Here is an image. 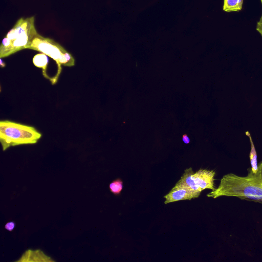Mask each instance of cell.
<instances>
[{"mask_svg":"<svg viewBox=\"0 0 262 262\" xmlns=\"http://www.w3.org/2000/svg\"><path fill=\"white\" fill-rule=\"evenodd\" d=\"M209 198L221 196L238 198L255 202H262V161L258 164L255 173L251 170L245 176L233 173L224 175L219 186L207 194Z\"/></svg>","mask_w":262,"mask_h":262,"instance_id":"cell-1","label":"cell"},{"mask_svg":"<svg viewBox=\"0 0 262 262\" xmlns=\"http://www.w3.org/2000/svg\"><path fill=\"white\" fill-rule=\"evenodd\" d=\"M37 34L34 16L20 18L3 39L0 46V57H6L27 49Z\"/></svg>","mask_w":262,"mask_h":262,"instance_id":"cell-2","label":"cell"},{"mask_svg":"<svg viewBox=\"0 0 262 262\" xmlns=\"http://www.w3.org/2000/svg\"><path fill=\"white\" fill-rule=\"evenodd\" d=\"M41 137V134L33 126L9 120L0 122V141L3 150L10 146L35 144Z\"/></svg>","mask_w":262,"mask_h":262,"instance_id":"cell-3","label":"cell"},{"mask_svg":"<svg viewBox=\"0 0 262 262\" xmlns=\"http://www.w3.org/2000/svg\"><path fill=\"white\" fill-rule=\"evenodd\" d=\"M27 49L42 53L53 59L60 66L72 67L75 64V59L72 55L62 46L53 39L37 34L32 40Z\"/></svg>","mask_w":262,"mask_h":262,"instance_id":"cell-4","label":"cell"},{"mask_svg":"<svg viewBox=\"0 0 262 262\" xmlns=\"http://www.w3.org/2000/svg\"><path fill=\"white\" fill-rule=\"evenodd\" d=\"M200 195V193L189 189L186 186L176 183L169 193L164 196L165 199L164 203L166 204L179 201L190 200L198 198Z\"/></svg>","mask_w":262,"mask_h":262,"instance_id":"cell-5","label":"cell"},{"mask_svg":"<svg viewBox=\"0 0 262 262\" xmlns=\"http://www.w3.org/2000/svg\"><path fill=\"white\" fill-rule=\"evenodd\" d=\"M215 172L213 170L200 169L192 174V178L202 191L206 189L212 191L215 189Z\"/></svg>","mask_w":262,"mask_h":262,"instance_id":"cell-6","label":"cell"},{"mask_svg":"<svg viewBox=\"0 0 262 262\" xmlns=\"http://www.w3.org/2000/svg\"><path fill=\"white\" fill-rule=\"evenodd\" d=\"M16 261H42L50 262L55 261L50 257L45 254L40 250H27L22 256Z\"/></svg>","mask_w":262,"mask_h":262,"instance_id":"cell-7","label":"cell"},{"mask_svg":"<svg viewBox=\"0 0 262 262\" xmlns=\"http://www.w3.org/2000/svg\"><path fill=\"white\" fill-rule=\"evenodd\" d=\"M194 173L191 167L186 169L181 179L177 183L183 185L189 189L200 194L202 190L192 178V176Z\"/></svg>","mask_w":262,"mask_h":262,"instance_id":"cell-8","label":"cell"},{"mask_svg":"<svg viewBox=\"0 0 262 262\" xmlns=\"http://www.w3.org/2000/svg\"><path fill=\"white\" fill-rule=\"evenodd\" d=\"M244 0H224L223 9L226 12H238L242 9Z\"/></svg>","mask_w":262,"mask_h":262,"instance_id":"cell-9","label":"cell"},{"mask_svg":"<svg viewBox=\"0 0 262 262\" xmlns=\"http://www.w3.org/2000/svg\"><path fill=\"white\" fill-rule=\"evenodd\" d=\"M32 61L36 67L42 69L43 74L45 76L49 62L48 56L42 53H38L33 57Z\"/></svg>","mask_w":262,"mask_h":262,"instance_id":"cell-10","label":"cell"},{"mask_svg":"<svg viewBox=\"0 0 262 262\" xmlns=\"http://www.w3.org/2000/svg\"><path fill=\"white\" fill-rule=\"evenodd\" d=\"M246 135L249 137L251 142V150L250 152L249 158L251 164V171L253 173H255L258 169V164L257 162V154L254 145L252 142V140L251 138L250 134L248 132L246 133Z\"/></svg>","mask_w":262,"mask_h":262,"instance_id":"cell-11","label":"cell"},{"mask_svg":"<svg viewBox=\"0 0 262 262\" xmlns=\"http://www.w3.org/2000/svg\"><path fill=\"white\" fill-rule=\"evenodd\" d=\"M110 191L114 194H119L123 188V182L120 179H117L110 184Z\"/></svg>","mask_w":262,"mask_h":262,"instance_id":"cell-12","label":"cell"},{"mask_svg":"<svg viewBox=\"0 0 262 262\" xmlns=\"http://www.w3.org/2000/svg\"><path fill=\"white\" fill-rule=\"evenodd\" d=\"M262 7V0H260ZM256 30L259 33L262 37V12L261 16L256 23Z\"/></svg>","mask_w":262,"mask_h":262,"instance_id":"cell-13","label":"cell"},{"mask_svg":"<svg viewBox=\"0 0 262 262\" xmlns=\"http://www.w3.org/2000/svg\"><path fill=\"white\" fill-rule=\"evenodd\" d=\"M15 223L13 221L7 222L5 226V228L9 231H12L15 227Z\"/></svg>","mask_w":262,"mask_h":262,"instance_id":"cell-14","label":"cell"},{"mask_svg":"<svg viewBox=\"0 0 262 262\" xmlns=\"http://www.w3.org/2000/svg\"><path fill=\"white\" fill-rule=\"evenodd\" d=\"M182 140H183V142L185 144H188L190 142V139H189V137L186 135H184L183 136Z\"/></svg>","mask_w":262,"mask_h":262,"instance_id":"cell-15","label":"cell"},{"mask_svg":"<svg viewBox=\"0 0 262 262\" xmlns=\"http://www.w3.org/2000/svg\"><path fill=\"white\" fill-rule=\"evenodd\" d=\"M1 62H0V66L2 68H4L5 67V63L4 61H3L2 58H1Z\"/></svg>","mask_w":262,"mask_h":262,"instance_id":"cell-16","label":"cell"}]
</instances>
